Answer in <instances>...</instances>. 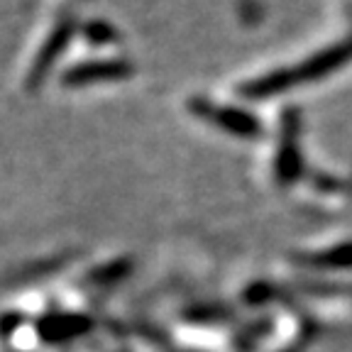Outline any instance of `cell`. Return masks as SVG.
<instances>
[{
    "instance_id": "obj_4",
    "label": "cell",
    "mask_w": 352,
    "mask_h": 352,
    "mask_svg": "<svg viewBox=\"0 0 352 352\" xmlns=\"http://www.w3.org/2000/svg\"><path fill=\"white\" fill-rule=\"evenodd\" d=\"M72 37H74V22H61V25H56L54 32L47 37V42L42 44V50L37 52V59L30 66V74H28L30 88H34L37 83L44 81L47 72L54 66V61L61 56V52L69 47V39Z\"/></svg>"
},
{
    "instance_id": "obj_2",
    "label": "cell",
    "mask_w": 352,
    "mask_h": 352,
    "mask_svg": "<svg viewBox=\"0 0 352 352\" xmlns=\"http://www.w3.org/2000/svg\"><path fill=\"white\" fill-rule=\"evenodd\" d=\"M188 108L196 118L210 122L213 127L223 132H230L237 138H257L262 132V122L257 120V116H252L248 108L242 105H230V103H213V100L204 98V96H193L188 100Z\"/></svg>"
},
{
    "instance_id": "obj_5",
    "label": "cell",
    "mask_w": 352,
    "mask_h": 352,
    "mask_svg": "<svg viewBox=\"0 0 352 352\" xmlns=\"http://www.w3.org/2000/svg\"><path fill=\"white\" fill-rule=\"evenodd\" d=\"M83 34H86L88 44H94V47L96 44L103 47V44H110V42H116L118 39L116 28L108 25V22H103V20H96V22H91V25H86V28H83Z\"/></svg>"
},
{
    "instance_id": "obj_3",
    "label": "cell",
    "mask_w": 352,
    "mask_h": 352,
    "mask_svg": "<svg viewBox=\"0 0 352 352\" xmlns=\"http://www.w3.org/2000/svg\"><path fill=\"white\" fill-rule=\"evenodd\" d=\"M132 74V64L125 59H100V61H83L61 74V86L66 88H83L96 83H113L125 81Z\"/></svg>"
},
{
    "instance_id": "obj_1",
    "label": "cell",
    "mask_w": 352,
    "mask_h": 352,
    "mask_svg": "<svg viewBox=\"0 0 352 352\" xmlns=\"http://www.w3.org/2000/svg\"><path fill=\"white\" fill-rule=\"evenodd\" d=\"M352 61V15L347 20V34L338 42L323 44L318 50L308 52L298 61L292 64H279L274 69L257 76L248 78L237 86V94L248 100H264L272 96L289 94L296 88L311 86V83L323 81L330 74H338Z\"/></svg>"
}]
</instances>
